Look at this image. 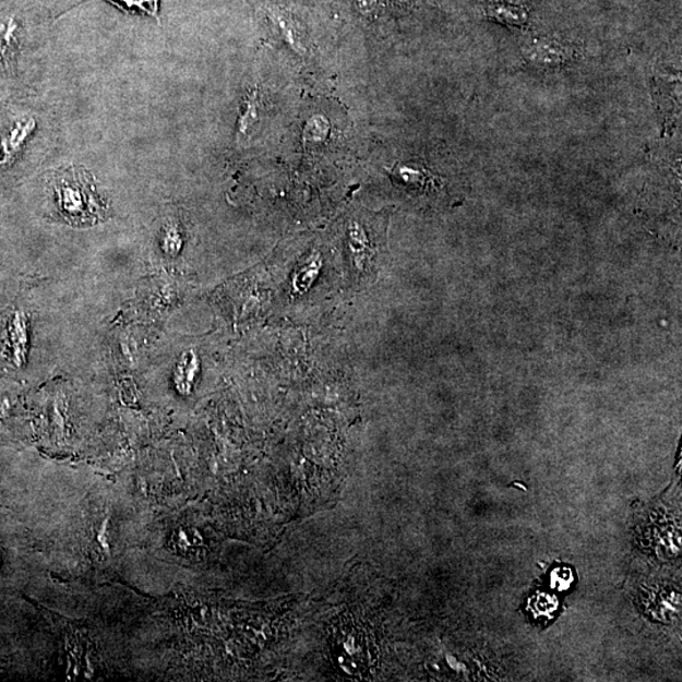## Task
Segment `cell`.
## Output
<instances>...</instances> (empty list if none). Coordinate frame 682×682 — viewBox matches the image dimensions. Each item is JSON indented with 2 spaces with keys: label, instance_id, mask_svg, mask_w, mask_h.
Listing matches in <instances>:
<instances>
[{
  "label": "cell",
  "instance_id": "5b68a950",
  "mask_svg": "<svg viewBox=\"0 0 682 682\" xmlns=\"http://www.w3.org/2000/svg\"><path fill=\"white\" fill-rule=\"evenodd\" d=\"M488 15L500 22L516 24V26H523L527 21L525 8L515 7L507 0H493L488 7Z\"/></svg>",
  "mask_w": 682,
  "mask_h": 682
},
{
  "label": "cell",
  "instance_id": "52a82bcc",
  "mask_svg": "<svg viewBox=\"0 0 682 682\" xmlns=\"http://www.w3.org/2000/svg\"><path fill=\"white\" fill-rule=\"evenodd\" d=\"M260 119V101L259 94L252 92L250 98L246 101V108L239 120V133L247 134L251 128L259 122Z\"/></svg>",
  "mask_w": 682,
  "mask_h": 682
},
{
  "label": "cell",
  "instance_id": "8992f818",
  "mask_svg": "<svg viewBox=\"0 0 682 682\" xmlns=\"http://www.w3.org/2000/svg\"><path fill=\"white\" fill-rule=\"evenodd\" d=\"M198 359L194 355L184 356L176 373V386L181 393H189L191 384L194 382L198 372Z\"/></svg>",
  "mask_w": 682,
  "mask_h": 682
},
{
  "label": "cell",
  "instance_id": "277c9868",
  "mask_svg": "<svg viewBox=\"0 0 682 682\" xmlns=\"http://www.w3.org/2000/svg\"><path fill=\"white\" fill-rule=\"evenodd\" d=\"M348 243L358 268L364 267V262L371 250V242L366 228L358 220H352L348 227Z\"/></svg>",
  "mask_w": 682,
  "mask_h": 682
},
{
  "label": "cell",
  "instance_id": "6da1fadb",
  "mask_svg": "<svg viewBox=\"0 0 682 682\" xmlns=\"http://www.w3.org/2000/svg\"><path fill=\"white\" fill-rule=\"evenodd\" d=\"M56 208L72 227H93L108 218V204L96 191L93 176L82 167H70L52 179Z\"/></svg>",
  "mask_w": 682,
  "mask_h": 682
},
{
  "label": "cell",
  "instance_id": "8fae6325",
  "mask_svg": "<svg viewBox=\"0 0 682 682\" xmlns=\"http://www.w3.org/2000/svg\"><path fill=\"white\" fill-rule=\"evenodd\" d=\"M351 3L366 19H373L381 10V0H351Z\"/></svg>",
  "mask_w": 682,
  "mask_h": 682
},
{
  "label": "cell",
  "instance_id": "7a4b0ae2",
  "mask_svg": "<svg viewBox=\"0 0 682 682\" xmlns=\"http://www.w3.org/2000/svg\"><path fill=\"white\" fill-rule=\"evenodd\" d=\"M267 15L272 26L276 28L280 38H283L296 53L303 55L307 52V46L303 44L299 23L296 22L290 12L277 5H270Z\"/></svg>",
  "mask_w": 682,
  "mask_h": 682
},
{
  "label": "cell",
  "instance_id": "7c38bea8",
  "mask_svg": "<svg viewBox=\"0 0 682 682\" xmlns=\"http://www.w3.org/2000/svg\"><path fill=\"white\" fill-rule=\"evenodd\" d=\"M414 2H415V0H396V3H398L399 5H403V7L412 5Z\"/></svg>",
  "mask_w": 682,
  "mask_h": 682
},
{
  "label": "cell",
  "instance_id": "30bf717a",
  "mask_svg": "<svg viewBox=\"0 0 682 682\" xmlns=\"http://www.w3.org/2000/svg\"><path fill=\"white\" fill-rule=\"evenodd\" d=\"M19 23L14 19L0 23V55H4L17 34ZM2 60V59H0Z\"/></svg>",
  "mask_w": 682,
  "mask_h": 682
},
{
  "label": "cell",
  "instance_id": "ba28073f",
  "mask_svg": "<svg viewBox=\"0 0 682 682\" xmlns=\"http://www.w3.org/2000/svg\"><path fill=\"white\" fill-rule=\"evenodd\" d=\"M328 130L327 120L321 116H315L309 120L307 127H304L303 136L304 140L311 143H321L326 140Z\"/></svg>",
  "mask_w": 682,
  "mask_h": 682
},
{
  "label": "cell",
  "instance_id": "9c48e42d",
  "mask_svg": "<svg viewBox=\"0 0 682 682\" xmlns=\"http://www.w3.org/2000/svg\"><path fill=\"white\" fill-rule=\"evenodd\" d=\"M108 2L125 11L139 10L151 17L158 19V0H108Z\"/></svg>",
  "mask_w": 682,
  "mask_h": 682
},
{
  "label": "cell",
  "instance_id": "3957f363",
  "mask_svg": "<svg viewBox=\"0 0 682 682\" xmlns=\"http://www.w3.org/2000/svg\"><path fill=\"white\" fill-rule=\"evenodd\" d=\"M321 268H323V259H321L320 253L310 254L309 259L295 272L291 284L292 290L296 294L308 292L310 287L315 284Z\"/></svg>",
  "mask_w": 682,
  "mask_h": 682
}]
</instances>
